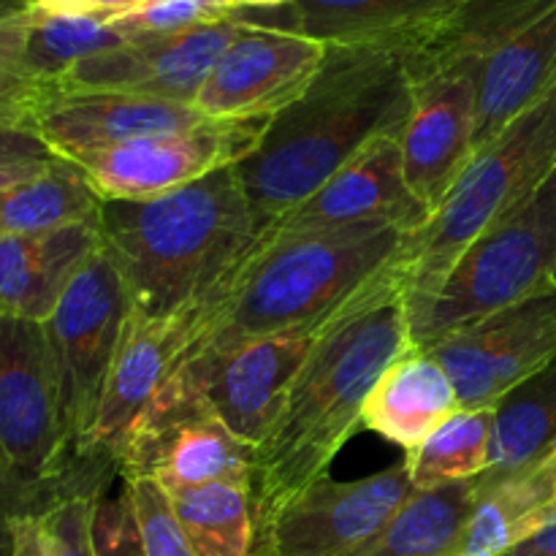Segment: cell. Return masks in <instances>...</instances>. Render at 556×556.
I'll list each match as a JSON object with an SVG mask.
<instances>
[{"mask_svg":"<svg viewBox=\"0 0 556 556\" xmlns=\"http://www.w3.org/2000/svg\"><path fill=\"white\" fill-rule=\"evenodd\" d=\"M556 275V172L521 210L483 231L443 280L405 302L416 351L465 326L552 291Z\"/></svg>","mask_w":556,"mask_h":556,"instance_id":"6","label":"cell"},{"mask_svg":"<svg viewBox=\"0 0 556 556\" xmlns=\"http://www.w3.org/2000/svg\"><path fill=\"white\" fill-rule=\"evenodd\" d=\"M503 556H556V514L541 530L532 532L530 538H525L521 543H516L510 552Z\"/></svg>","mask_w":556,"mask_h":556,"instance_id":"40","label":"cell"},{"mask_svg":"<svg viewBox=\"0 0 556 556\" xmlns=\"http://www.w3.org/2000/svg\"><path fill=\"white\" fill-rule=\"evenodd\" d=\"M405 239L396 228L307 233L264 228L226 280L190 307L188 353L334 324L400 269Z\"/></svg>","mask_w":556,"mask_h":556,"instance_id":"3","label":"cell"},{"mask_svg":"<svg viewBox=\"0 0 556 556\" xmlns=\"http://www.w3.org/2000/svg\"><path fill=\"white\" fill-rule=\"evenodd\" d=\"M201 123H206V117L193 103L85 90L54 92L38 109L33 128L60 157L71 161L85 152L112 150L150 136L177 134Z\"/></svg>","mask_w":556,"mask_h":556,"instance_id":"19","label":"cell"},{"mask_svg":"<svg viewBox=\"0 0 556 556\" xmlns=\"http://www.w3.org/2000/svg\"><path fill=\"white\" fill-rule=\"evenodd\" d=\"M556 470L476 478L470 516L448 556H503L541 530L554 510Z\"/></svg>","mask_w":556,"mask_h":556,"instance_id":"25","label":"cell"},{"mask_svg":"<svg viewBox=\"0 0 556 556\" xmlns=\"http://www.w3.org/2000/svg\"><path fill=\"white\" fill-rule=\"evenodd\" d=\"M324 58L326 47L313 38L244 22L193 106L206 119L275 117L307 92Z\"/></svg>","mask_w":556,"mask_h":556,"instance_id":"15","label":"cell"},{"mask_svg":"<svg viewBox=\"0 0 556 556\" xmlns=\"http://www.w3.org/2000/svg\"><path fill=\"white\" fill-rule=\"evenodd\" d=\"M98 244L96 223L36 237H0V315L43 324Z\"/></svg>","mask_w":556,"mask_h":556,"instance_id":"22","label":"cell"},{"mask_svg":"<svg viewBox=\"0 0 556 556\" xmlns=\"http://www.w3.org/2000/svg\"><path fill=\"white\" fill-rule=\"evenodd\" d=\"M255 451L239 443L226 424L177 375L150 402L119 454V478H147L163 492L244 483L253 489Z\"/></svg>","mask_w":556,"mask_h":556,"instance_id":"9","label":"cell"},{"mask_svg":"<svg viewBox=\"0 0 556 556\" xmlns=\"http://www.w3.org/2000/svg\"><path fill=\"white\" fill-rule=\"evenodd\" d=\"M92 548L96 556H147L136 525L134 505L128 492H103L92 510Z\"/></svg>","mask_w":556,"mask_h":556,"instance_id":"34","label":"cell"},{"mask_svg":"<svg viewBox=\"0 0 556 556\" xmlns=\"http://www.w3.org/2000/svg\"><path fill=\"white\" fill-rule=\"evenodd\" d=\"M101 494H68L41 516L47 556H96L92 510Z\"/></svg>","mask_w":556,"mask_h":556,"instance_id":"33","label":"cell"},{"mask_svg":"<svg viewBox=\"0 0 556 556\" xmlns=\"http://www.w3.org/2000/svg\"><path fill=\"white\" fill-rule=\"evenodd\" d=\"M429 217L432 210L413 193L405 179L400 136H383L320 185L307 201L266 228L282 233L396 228L410 237L427 226Z\"/></svg>","mask_w":556,"mask_h":556,"instance_id":"17","label":"cell"},{"mask_svg":"<svg viewBox=\"0 0 556 556\" xmlns=\"http://www.w3.org/2000/svg\"><path fill=\"white\" fill-rule=\"evenodd\" d=\"M231 16L233 11L220 0H155L134 14L114 16L109 22L130 41L144 36H177L195 27L217 25Z\"/></svg>","mask_w":556,"mask_h":556,"instance_id":"31","label":"cell"},{"mask_svg":"<svg viewBox=\"0 0 556 556\" xmlns=\"http://www.w3.org/2000/svg\"><path fill=\"white\" fill-rule=\"evenodd\" d=\"M190 340V309L168 318H150L139 309H130L85 454L74 467V483L90 481L109 486L112 476H119V454L130 429L172 378L188 353Z\"/></svg>","mask_w":556,"mask_h":556,"instance_id":"14","label":"cell"},{"mask_svg":"<svg viewBox=\"0 0 556 556\" xmlns=\"http://www.w3.org/2000/svg\"><path fill=\"white\" fill-rule=\"evenodd\" d=\"M166 494L195 556H253V489L220 481Z\"/></svg>","mask_w":556,"mask_h":556,"instance_id":"29","label":"cell"},{"mask_svg":"<svg viewBox=\"0 0 556 556\" xmlns=\"http://www.w3.org/2000/svg\"><path fill=\"white\" fill-rule=\"evenodd\" d=\"M103 199L76 163L60 157L49 172L0 190V237H36L96 223Z\"/></svg>","mask_w":556,"mask_h":556,"instance_id":"27","label":"cell"},{"mask_svg":"<svg viewBox=\"0 0 556 556\" xmlns=\"http://www.w3.org/2000/svg\"><path fill=\"white\" fill-rule=\"evenodd\" d=\"M244 22L231 16L217 25L177 36L130 38L123 47L81 60L60 79L58 92L109 90L161 101L193 103L210 71L223 58Z\"/></svg>","mask_w":556,"mask_h":556,"instance_id":"16","label":"cell"},{"mask_svg":"<svg viewBox=\"0 0 556 556\" xmlns=\"http://www.w3.org/2000/svg\"><path fill=\"white\" fill-rule=\"evenodd\" d=\"M334 324L188 353L172 375L201 396L239 443L258 451L275 432L304 364Z\"/></svg>","mask_w":556,"mask_h":556,"instance_id":"10","label":"cell"},{"mask_svg":"<svg viewBox=\"0 0 556 556\" xmlns=\"http://www.w3.org/2000/svg\"><path fill=\"white\" fill-rule=\"evenodd\" d=\"M261 220L237 166L144 201H103L101 248L134 309L168 318L204 302L258 242Z\"/></svg>","mask_w":556,"mask_h":556,"instance_id":"4","label":"cell"},{"mask_svg":"<svg viewBox=\"0 0 556 556\" xmlns=\"http://www.w3.org/2000/svg\"><path fill=\"white\" fill-rule=\"evenodd\" d=\"M54 92L0 63V123L30 125Z\"/></svg>","mask_w":556,"mask_h":556,"instance_id":"36","label":"cell"},{"mask_svg":"<svg viewBox=\"0 0 556 556\" xmlns=\"http://www.w3.org/2000/svg\"><path fill=\"white\" fill-rule=\"evenodd\" d=\"M494 407L492 451L481 478L556 470V356Z\"/></svg>","mask_w":556,"mask_h":556,"instance_id":"26","label":"cell"},{"mask_svg":"<svg viewBox=\"0 0 556 556\" xmlns=\"http://www.w3.org/2000/svg\"><path fill=\"white\" fill-rule=\"evenodd\" d=\"M427 353L448 372L462 410L494 407L556 356V288L454 331Z\"/></svg>","mask_w":556,"mask_h":556,"instance_id":"13","label":"cell"},{"mask_svg":"<svg viewBox=\"0 0 556 556\" xmlns=\"http://www.w3.org/2000/svg\"><path fill=\"white\" fill-rule=\"evenodd\" d=\"M123 486L128 492L130 505H134L136 525H139L147 556H195L188 538L179 530L177 516H174L163 486H157L155 481H147V478L123 481Z\"/></svg>","mask_w":556,"mask_h":556,"instance_id":"32","label":"cell"},{"mask_svg":"<svg viewBox=\"0 0 556 556\" xmlns=\"http://www.w3.org/2000/svg\"><path fill=\"white\" fill-rule=\"evenodd\" d=\"M22 516H33L30 508L0 470V556H14V525Z\"/></svg>","mask_w":556,"mask_h":556,"instance_id":"38","label":"cell"},{"mask_svg":"<svg viewBox=\"0 0 556 556\" xmlns=\"http://www.w3.org/2000/svg\"><path fill=\"white\" fill-rule=\"evenodd\" d=\"M494 418L497 407H459L418 448L407 451L405 465L413 489L432 492L483 476L492 451Z\"/></svg>","mask_w":556,"mask_h":556,"instance_id":"30","label":"cell"},{"mask_svg":"<svg viewBox=\"0 0 556 556\" xmlns=\"http://www.w3.org/2000/svg\"><path fill=\"white\" fill-rule=\"evenodd\" d=\"M130 309L134 304L123 275L106 250L98 244L90 261L65 288L54 313L41 324L52 358L54 386H58L63 432L71 451V483H74V467L79 465L96 424Z\"/></svg>","mask_w":556,"mask_h":556,"instance_id":"8","label":"cell"},{"mask_svg":"<svg viewBox=\"0 0 556 556\" xmlns=\"http://www.w3.org/2000/svg\"><path fill=\"white\" fill-rule=\"evenodd\" d=\"M155 0H22V9L49 16H96V20H114V16L134 14Z\"/></svg>","mask_w":556,"mask_h":556,"instance_id":"37","label":"cell"},{"mask_svg":"<svg viewBox=\"0 0 556 556\" xmlns=\"http://www.w3.org/2000/svg\"><path fill=\"white\" fill-rule=\"evenodd\" d=\"M269 119H206L177 134L85 152L71 163L85 172L103 201L155 199L242 163L253 155Z\"/></svg>","mask_w":556,"mask_h":556,"instance_id":"11","label":"cell"},{"mask_svg":"<svg viewBox=\"0 0 556 556\" xmlns=\"http://www.w3.org/2000/svg\"><path fill=\"white\" fill-rule=\"evenodd\" d=\"M554 510H556V486H554Z\"/></svg>","mask_w":556,"mask_h":556,"instance_id":"43","label":"cell"},{"mask_svg":"<svg viewBox=\"0 0 556 556\" xmlns=\"http://www.w3.org/2000/svg\"><path fill=\"white\" fill-rule=\"evenodd\" d=\"M405 459L358 481L320 478L255 530L253 556H351L413 497Z\"/></svg>","mask_w":556,"mask_h":556,"instance_id":"12","label":"cell"},{"mask_svg":"<svg viewBox=\"0 0 556 556\" xmlns=\"http://www.w3.org/2000/svg\"><path fill=\"white\" fill-rule=\"evenodd\" d=\"M60 161L58 152L30 125L0 123V190L49 172Z\"/></svg>","mask_w":556,"mask_h":556,"instance_id":"35","label":"cell"},{"mask_svg":"<svg viewBox=\"0 0 556 556\" xmlns=\"http://www.w3.org/2000/svg\"><path fill=\"white\" fill-rule=\"evenodd\" d=\"M413 112L405 54L394 47H326L307 92L269 119L237 174L261 226L307 201L372 141L400 136Z\"/></svg>","mask_w":556,"mask_h":556,"instance_id":"2","label":"cell"},{"mask_svg":"<svg viewBox=\"0 0 556 556\" xmlns=\"http://www.w3.org/2000/svg\"><path fill=\"white\" fill-rule=\"evenodd\" d=\"M0 470L33 516L74 492L43 326L0 315Z\"/></svg>","mask_w":556,"mask_h":556,"instance_id":"7","label":"cell"},{"mask_svg":"<svg viewBox=\"0 0 556 556\" xmlns=\"http://www.w3.org/2000/svg\"><path fill=\"white\" fill-rule=\"evenodd\" d=\"M556 87V5L476 71V152Z\"/></svg>","mask_w":556,"mask_h":556,"instance_id":"23","label":"cell"},{"mask_svg":"<svg viewBox=\"0 0 556 556\" xmlns=\"http://www.w3.org/2000/svg\"><path fill=\"white\" fill-rule=\"evenodd\" d=\"M459 410L448 372L427 351L396 358L364 402L362 427L413 451Z\"/></svg>","mask_w":556,"mask_h":556,"instance_id":"24","label":"cell"},{"mask_svg":"<svg viewBox=\"0 0 556 556\" xmlns=\"http://www.w3.org/2000/svg\"><path fill=\"white\" fill-rule=\"evenodd\" d=\"M456 0H291L280 9L233 11L248 25L299 33L324 47L407 49Z\"/></svg>","mask_w":556,"mask_h":556,"instance_id":"20","label":"cell"},{"mask_svg":"<svg viewBox=\"0 0 556 556\" xmlns=\"http://www.w3.org/2000/svg\"><path fill=\"white\" fill-rule=\"evenodd\" d=\"M476 497V478L454 486L413 492L394 519L351 556H448Z\"/></svg>","mask_w":556,"mask_h":556,"instance_id":"28","label":"cell"},{"mask_svg":"<svg viewBox=\"0 0 556 556\" xmlns=\"http://www.w3.org/2000/svg\"><path fill=\"white\" fill-rule=\"evenodd\" d=\"M556 172V87L472 155L427 226L405 239V302L421 299L454 261L527 204Z\"/></svg>","mask_w":556,"mask_h":556,"instance_id":"5","label":"cell"},{"mask_svg":"<svg viewBox=\"0 0 556 556\" xmlns=\"http://www.w3.org/2000/svg\"><path fill=\"white\" fill-rule=\"evenodd\" d=\"M14 556H47L41 516H22L14 525Z\"/></svg>","mask_w":556,"mask_h":556,"instance_id":"39","label":"cell"},{"mask_svg":"<svg viewBox=\"0 0 556 556\" xmlns=\"http://www.w3.org/2000/svg\"><path fill=\"white\" fill-rule=\"evenodd\" d=\"M410 351L416 345L405 307V269L400 266L326 331L293 383L275 432L255 451V530L329 476L331 462L362 427L369 391Z\"/></svg>","mask_w":556,"mask_h":556,"instance_id":"1","label":"cell"},{"mask_svg":"<svg viewBox=\"0 0 556 556\" xmlns=\"http://www.w3.org/2000/svg\"><path fill=\"white\" fill-rule=\"evenodd\" d=\"M554 288H556V275H554Z\"/></svg>","mask_w":556,"mask_h":556,"instance_id":"44","label":"cell"},{"mask_svg":"<svg viewBox=\"0 0 556 556\" xmlns=\"http://www.w3.org/2000/svg\"><path fill=\"white\" fill-rule=\"evenodd\" d=\"M231 11H255V9H280V5L291 3V0H220Z\"/></svg>","mask_w":556,"mask_h":556,"instance_id":"41","label":"cell"},{"mask_svg":"<svg viewBox=\"0 0 556 556\" xmlns=\"http://www.w3.org/2000/svg\"><path fill=\"white\" fill-rule=\"evenodd\" d=\"M400 150L407 185L434 212L476 155V71L413 85Z\"/></svg>","mask_w":556,"mask_h":556,"instance_id":"18","label":"cell"},{"mask_svg":"<svg viewBox=\"0 0 556 556\" xmlns=\"http://www.w3.org/2000/svg\"><path fill=\"white\" fill-rule=\"evenodd\" d=\"M22 0H0V14H9V11H20Z\"/></svg>","mask_w":556,"mask_h":556,"instance_id":"42","label":"cell"},{"mask_svg":"<svg viewBox=\"0 0 556 556\" xmlns=\"http://www.w3.org/2000/svg\"><path fill=\"white\" fill-rule=\"evenodd\" d=\"M554 5L556 0H456L448 14L402 49L410 85L456 71H478L489 54Z\"/></svg>","mask_w":556,"mask_h":556,"instance_id":"21","label":"cell"}]
</instances>
